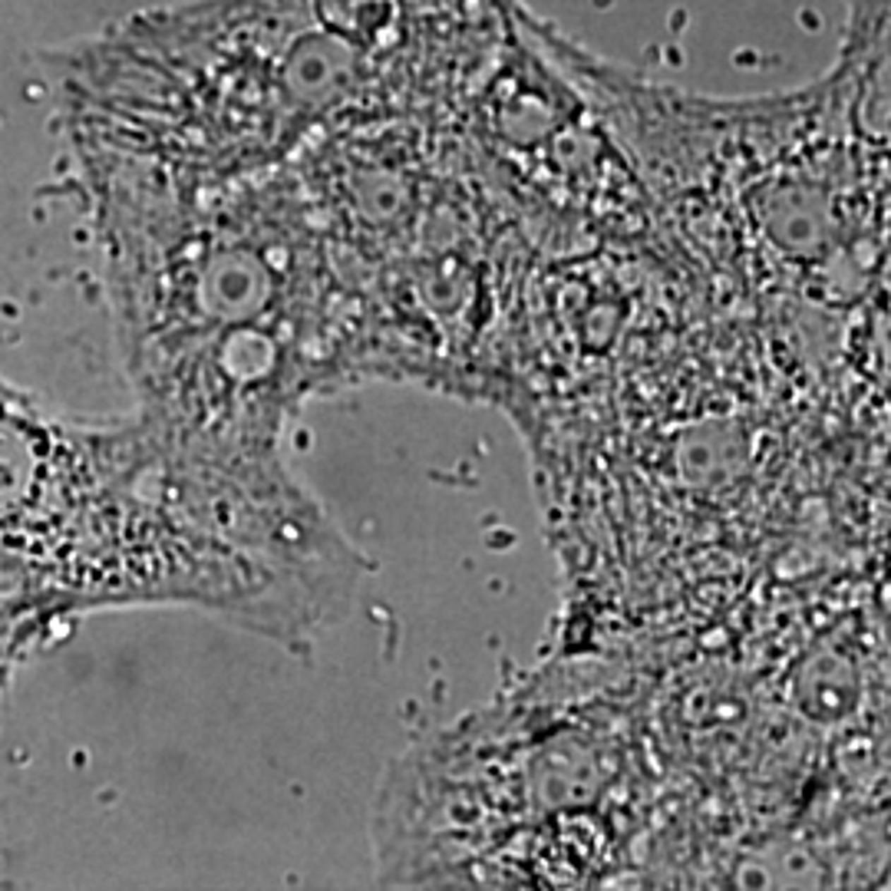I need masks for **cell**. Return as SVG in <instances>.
<instances>
[{
	"label": "cell",
	"instance_id": "obj_1",
	"mask_svg": "<svg viewBox=\"0 0 891 891\" xmlns=\"http://www.w3.org/2000/svg\"><path fill=\"white\" fill-rule=\"evenodd\" d=\"M0 581L66 618L189 604L301 640L327 601L195 522L136 419L73 423L0 380Z\"/></svg>",
	"mask_w": 891,
	"mask_h": 891
},
{
	"label": "cell",
	"instance_id": "obj_2",
	"mask_svg": "<svg viewBox=\"0 0 891 891\" xmlns=\"http://www.w3.org/2000/svg\"><path fill=\"white\" fill-rule=\"evenodd\" d=\"M66 621L70 618L56 608H47L37 598L0 581V697L23 660L56 640Z\"/></svg>",
	"mask_w": 891,
	"mask_h": 891
}]
</instances>
